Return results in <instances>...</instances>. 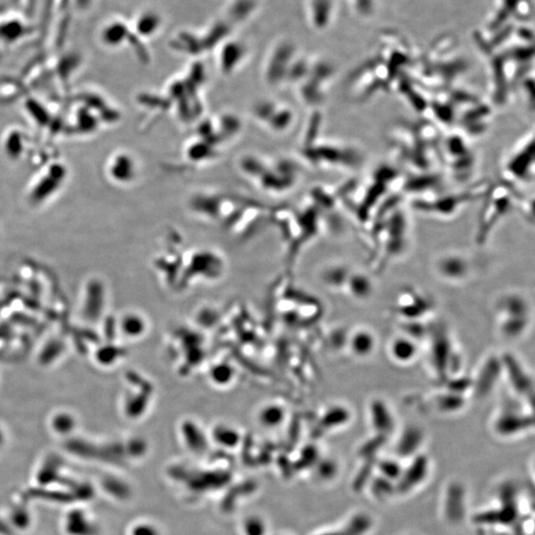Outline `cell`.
I'll use <instances>...</instances> for the list:
<instances>
[{"label": "cell", "instance_id": "1", "mask_svg": "<svg viewBox=\"0 0 535 535\" xmlns=\"http://www.w3.org/2000/svg\"><path fill=\"white\" fill-rule=\"evenodd\" d=\"M427 339L430 366L439 382L458 376L454 369L459 368L460 360L447 328L442 325L429 326Z\"/></svg>", "mask_w": 535, "mask_h": 535}, {"label": "cell", "instance_id": "2", "mask_svg": "<svg viewBox=\"0 0 535 535\" xmlns=\"http://www.w3.org/2000/svg\"><path fill=\"white\" fill-rule=\"evenodd\" d=\"M532 409V405L519 398L507 400L492 420V429L499 437L505 438L529 432L534 425Z\"/></svg>", "mask_w": 535, "mask_h": 535}, {"label": "cell", "instance_id": "3", "mask_svg": "<svg viewBox=\"0 0 535 535\" xmlns=\"http://www.w3.org/2000/svg\"><path fill=\"white\" fill-rule=\"evenodd\" d=\"M489 200L491 203H488L485 206L478 229L477 240L479 244L485 243L495 225L512 211L516 203L512 188L506 183L497 186L496 190L492 188Z\"/></svg>", "mask_w": 535, "mask_h": 535}, {"label": "cell", "instance_id": "4", "mask_svg": "<svg viewBox=\"0 0 535 535\" xmlns=\"http://www.w3.org/2000/svg\"><path fill=\"white\" fill-rule=\"evenodd\" d=\"M534 133L524 137L514 146L504 166L505 183L529 181L534 176Z\"/></svg>", "mask_w": 535, "mask_h": 535}, {"label": "cell", "instance_id": "5", "mask_svg": "<svg viewBox=\"0 0 535 535\" xmlns=\"http://www.w3.org/2000/svg\"><path fill=\"white\" fill-rule=\"evenodd\" d=\"M504 377L517 398L534 407V382L521 360L512 353L501 355Z\"/></svg>", "mask_w": 535, "mask_h": 535}, {"label": "cell", "instance_id": "6", "mask_svg": "<svg viewBox=\"0 0 535 535\" xmlns=\"http://www.w3.org/2000/svg\"><path fill=\"white\" fill-rule=\"evenodd\" d=\"M504 377L501 356H488L480 366L476 376L472 378L471 393L477 398H486L492 394Z\"/></svg>", "mask_w": 535, "mask_h": 535}, {"label": "cell", "instance_id": "7", "mask_svg": "<svg viewBox=\"0 0 535 535\" xmlns=\"http://www.w3.org/2000/svg\"><path fill=\"white\" fill-rule=\"evenodd\" d=\"M497 320L507 322H531V305L519 293H509L497 302Z\"/></svg>", "mask_w": 535, "mask_h": 535}, {"label": "cell", "instance_id": "8", "mask_svg": "<svg viewBox=\"0 0 535 535\" xmlns=\"http://www.w3.org/2000/svg\"><path fill=\"white\" fill-rule=\"evenodd\" d=\"M435 271L440 278L447 282L461 283L469 277L471 265L461 254L449 253L437 259Z\"/></svg>", "mask_w": 535, "mask_h": 535}, {"label": "cell", "instance_id": "9", "mask_svg": "<svg viewBox=\"0 0 535 535\" xmlns=\"http://www.w3.org/2000/svg\"><path fill=\"white\" fill-rule=\"evenodd\" d=\"M432 310V303L428 302L424 295L412 291L400 295L395 305V312L402 321H422V318Z\"/></svg>", "mask_w": 535, "mask_h": 535}, {"label": "cell", "instance_id": "10", "mask_svg": "<svg viewBox=\"0 0 535 535\" xmlns=\"http://www.w3.org/2000/svg\"><path fill=\"white\" fill-rule=\"evenodd\" d=\"M368 415L372 429L376 434L385 435L389 437L395 428V417L385 400L374 399L371 400L368 407Z\"/></svg>", "mask_w": 535, "mask_h": 535}, {"label": "cell", "instance_id": "11", "mask_svg": "<svg viewBox=\"0 0 535 535\" xmlns=\"http://www.w3.org/2000/svg\"><path fill=\"white\" fill-rule=\"evenodd\" d=\"M428 470H429V460L427 455H415L410 466L404 470L399 481L395 484V490L402 495L412 492L424 481Z\"/></svg>", "mask_w": 535, "mask_h": 535}, {"label": "cell", "instance_id": "12", "mask_svg": "<svg viewBox=\"0 0 535 535\" xmlns=\"http://www.w3.org/2000/svg\"><path fill=\"white\" fill-rule=\"evenodd\" d=\"M428 404L438 414L454 415L461 412L467 405L466 395L444 389L433 395Z\"/></svg>", "mask_w": 535, "mask_h": 535}, {"label": "cell", "instance_id": "13", "mask_svg": "<svg viewBox=\"0 0 535 535\" xmlns=\"http://www.w3.org/2000/svg\"><path fill=\"white\" fill-rule=\"evenodd\" d=\"M389 354L390 359L397 364L410 365L419 354V343L402 333L390 341Z\"/></svg>", "mask_w": 535, "mask_h": 535}, {"label": "cell", "instance_id": "14", "mask_svg": "<svg viewBox=\"0 0 535 535\" xmlns=\"http://www.w3.org/2000/svg\"><path fill=\"white\" fill-rule=\"evenodd\" d=\"M347 347L355 358L367 359L375 352L377 337L368 328H357L348 335Z\"/></svg>", "mask_w": 535, "mask_h": 535}, {"label": "cell", "instance_id": "15", "mask_svg": "<svg viewBox=\"0 0 535 535\" xmlns=\"http://www.w3.org/2000/svg\"><path fill=\"white\" fill-rule=\"evenodd\" d=\"M424 442V432L417 424H409L400 432L395 452L400 458L415 457L419 454L420 447Z\"/></svg>", "mask_w": 535, "mask_h": 535}, {"label": "cell", "instance_id": "16", "mask_svg": "<svg viewBox=\"0 0 535 535\" xmlns=\"http://www.w3.org/2000/svg\"><path fill=\"white\" fill-rule=\"evenodd\" d=\"M466 512L465 490L458 483H453L447 489L445 496L444 512L448 521L458 524L462 521Z\"/></svg>", "mask_w": 535, "mask_h": 535}, {"label": "cell", "instance_id": "17", "mask_svg": "<svg viewBox=\"0 0 535 535\" xmlns=\"http://www.w3.org/2000/svg\"><path fill=\"white\" fill-rule=\"evenodd\" d=\"M345 288L354 300L364 302L372 297L375 288L372 278L367 274L351 272Z\"/></svg>", "mask_w": 535, "mask_h": 535}, {"label": "cell", "instance_id": "18", "mask_svg": "<svg viewBox=\"0 0 535 535\" xmlns=\"http://www.w3.org/2000/svg\"><path fill=\"white\" fill-rule=\"evenodd\" d=\"M258 0H231L227 9V22L240 24L247 21L257 11Z\"/></svg>", "mask_w": 535, "mask_h": 535}, {"label": "cell", "instance_id": "19", "mask_svg": "<svg viewBox=\"0 0 535 535\" xmlns=\"http://www.w3.org/2000/svg\"><path fill=\"white\" fill-rule=\"evenodd\" d=\"M352 419V412L349 407L343 405H336L331 407L325 412L322 420V427L326 429H336L347 425Z\"/></svg>", "mask_w": 535, "mask_h": 535}, {"label": "cell", "instance_id": "20", "mask_svg": "<svg viewBox=\"0 0 535 535\" xmlns=\"http://www.w3.org/2000/svg\"><path fill=\"white\" fill-rule=\"evenodd\" d=\"M164 25V20L156 11H146L140 15L137 23V28L141 36L153 37L160 31Z\"/></svg>", "mask_w": 535, "mask_h": 535}, {"label": "cell", "instance_id": "21", "mask_svg": "<svg viewBox=\"0 0 535 535\" xmlns=\"http://www.w3.org/2000/svg\"><path fill=\"white\" fill-rule=\"evenodd\" d=\"M373 526L372 519L367 514L360 512L351 517L343 529L347 535H366Z\"/></svg>", "mask_w": 535, "mask_h": 535}, {"label": "cell", "instance_id": "22", "mask_svg": "<svg viewBox=\"0 0 535 535\" xmlns=\"http://www.w3.org/2000/svg\"><path fill=\"white\" fill-rule=\"evenodd\" d=\"M388 439H389V437H385V435L376 434L375 433L367 441L361 445L358 455L364 460L377 458L378 453L385 446V443L388 442Z\"/></svg>", "mask_w": 535, "mask_h": 535}, {"label": "cell", "instance_id": "23", "mask_svg": "<svg viewBox=\"0 0 535 535\" xmlns=\"http://www.w3.org/2000/svg\"><path fill=\"white\" fill-rule=\"evenodd\" d=\"M376 463H377V458L365 460L364 464L361 467L359 472L354 478V481L352 483V489L355 492L362 491L367 486L368 483L371 481L373 471L376 468Z\"/></svg>", "mask_w": 535, "mask_h": 535}, {"label": "cell", "instance_id": "24", "mask_svg": "<svg viewBox=\"0 0 535 535\" xmlns=\"http://www.w3.org/2000/svg\"><path fill=\"white\" fill-rule=\"evenodd\" d=\"M376 468H378L381 473V476L385 477V479L392 482H398L402 476L404 469L399 462L393 459L379 460L376 463Z\"/></svg>", "mask_w": 535, "mask_h": 535}, {"label": "cell", "instance_id": "25", "mask_svg": "<svg viewBox=\"0 0 535 535\" xmlns=\"http://www.w3.org/2000/svg\"><path fill=\"white\" fill-rule=\"evenodd\" d=\"M371 490H372L376 499L378 500L388 499V497H392L395 492H397L394 482L390 481L383 476L372 480Z\"/></svg>", "mask_w": 535, "mask_h": 535}, {"label": "cell", "instance_id": "26", "mask_svg": "<svg viewBox=\"0 0 535 535\" xmlns=\"http://www.w3.org/2000/svg\"><path fill=\"white\" fill-rule=\"evenodd\" d=\"M243 529L246 535H265L267 527L260 517H250L244 522Z\"/></svg>", "mask_w": 535, "mask_h": 535}, {"label": "cell", "instance_id": "27", "mask_svg": "<svg viewBox=\"0 0 535 535\" xmlns=\"http://www.w3.org/2000/svg\"><path fill=\"white\" fill-rule=\"evenodd\" d=\"M317 473L322 479H331L337 474V465L333 461L321 462Z\"/></svg>", "mask_w": 535, "mask_h": 535}, {"label": "cell", "instance_id": "28", "mask_svg": "<svg viewBox=\"0 0 535 535\" xmlns=\"http://www.w3.org/2000/svg\"><path fill=\"white\" fill-rule=\"evenodd\" d=\"M320 535H347L345 534L344 531H330L327 532V534H323Z\"/></svg>", "mask_w": 535, "mask_h": 535}]
</instances>
